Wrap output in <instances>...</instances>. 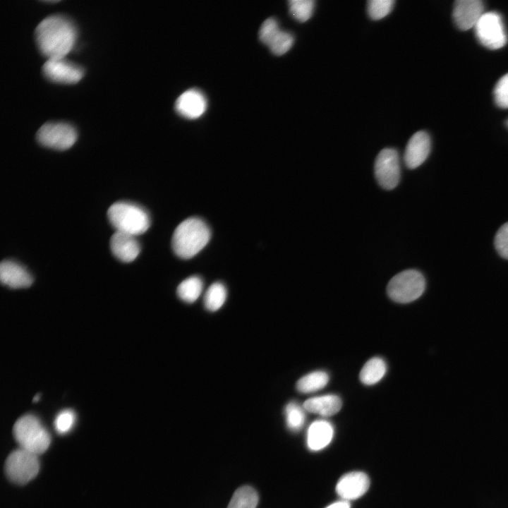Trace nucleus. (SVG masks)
<instances>
[{
  "instance_id": "nucleus-1",
  "label": "nucleus",
  "mask_w": 508,
  "mask_h": 508,
  "mask_svg": "<svg viewBox=\"0 0 508 508\" xmlns=\"http://www.w3.org/2000/svg\"><path fill=\"white\" fill-rule=\"evenodd\" d=\"M77 37L75 23L61 14L47 16L35 30L37 47L47 60L64 58L73 48Z\"/></svg>"
},
{
  "instance_id": "nucleus-2",
  "label": "nucleus",
  "mask_w": 508,
  "mask_h": 508,
  "mask_svg": "<svg viewBox=\"0 0 508 508\" xmlns=\"http://www.w3.org/2000/svg\"><path fill=\"white\" fill-rule=\"evenodd\" d=\"M210 230L207 224L198 217L183 220L174 230L171 246L175 254L188 259L197 255L208 243Z\"/></svg>"
},
{
  "instance_id": "nucleus-3",
  "label": "nucleus",
  "mask_w": 508,
  "mask_h": 508,
  "mask_svg": "<svg viewBox=\"0 0 508 508\" xmlns=\"http://www.w3.org/2000/svg\"><path fill=\"white\" fill-rule=\"evenodd\" d=\"M107 217L116 231L136 236L145 233L150 226V218L147 212L141 206L126 201L112 204Z\"/></svg>"
},
{
  "instance_id": "nucleus-4",
  "label": "nucleus",
  "mask_w": 508,
  "mask_h": 508,
  "mask_svg": "<svg viewBox=\"0 0 508 508\" xmlns=\"http://www.w3.org/2000/svg\"><path fill=\"white\" fill-rule=\"evenodd\" d=\"M13 436L20 448L40 455L49 447V433L39 418L32 414L19 418L13 428Z\"/></svg>"
},
{
  "instance_id": "nucleus-5",
  "label": "nucleus",
  "mask_w": 508,
  "mask_h": 508,
  "mask_svg": "<svg viewBox=\"0 0 508 508\" xmlns=\"http://www.w3.org/2000/svg\"><path fill=\"white\" fill-rule=\"evenodd\" d=\"M425 287V278L419 271L406 270L390 279L387 286V293L394 301L406 303L418 298Z\"/></svg>"
},
{
  "instance_id": "nucleus-6",
  "label": "nucleus",
  "mask_w": 508,
  "mask_h": 508,
  "mask_svg": "<svg viewBox=\"0 0 508 508\" xmlns=\"http://www.w3.org/2000/svg\"><path fill=\"white\" fill-rule=\"evenodd\" d=\"M38 455L19 448L13 451L5 463V472L10 480L23 485L33 479L38 473Z\"/></svg>"
},
{
  "instance_id": "nucleus-7",
  "label": "nucleus",
  "mask_w": 508,
  "mask_h": 508,
  "mask_svg": "<svg viewBox=\"0 0 508 508\" xmlns=\"http://www.w3.org/2000/svg\"><path fill=\"white\" fill-rule=\"evenodd\" d=\"M75 128L66 122L49 121L37 131L36 140L42 146L57 150L70 148L76 141Z\"/></svg>"
},
{
  "instance_id": "nucleus-8",
  "label": "nucleus",
  "mask_w": 508,
  "mask_h": 508,
  "mask_svg": "<svg viewBox=\"0 0 508 508\" xmlns=\"http://www.w3.org/2000/svg\"><path fill=\"white\" fill-rule=\"evenodd\" d=\"M474 28L479 42L488 49H500L507 42V35L502 19L497 12H485Z\"/></svg>"
},
{
  "instance_id": "nucleus-9",
  "label": "nucleus",
  "mask_w": 508,
  "mask_h": 508,
  "mask_svg": "<svg viewBox=\"0 0 508 508\" xmlns=\"http://www.w3.org/2000/svg\"><path fill=\"white\" fill-rule=\"evenodd\" d=\"M375 176L379 185L392 190L400 180V164L398 152L393 148H385L377 155L374 166Z\"/></svg>"
},
{
  "instance_id": "nucleus-10",
  "label": "nucleus",
  "mask_w": 508,
  "mask_h": 508,
  "mask_svg": "<svg viewBox=\"0 0 508 508\" xmlns=\"http://www.w3.org/2000/svg\"><path fill=\"white\" fill-rule=\"evenodd\" d=\"M43 75L49 81L60 84H75L84 75V68L63 59H48L42 66Z\"/></svg>"
},
{
  "instance_id": "nucleus-11",
  "label": "nucleus",
  "mask_w": 508,
  "mask_h": 508,
  "mask_svg": "<svg viewBox=\"0 0 508 508\" xmlns=\"http://www.w3.org/2000/svg\"><path fill=\"white\" fill-rule=\"evenodd\" d=\"M484 13V4L480 0H457L454 4L452 16L456 27L466 30L474 28Z\"/></svg>"
},
{
  "instance_id": "nucleus-12",
  "label": "nucleus",
  "mask_w": 508,
  "mask_h": 508,
  "mask_svg": "<svg viewBox=\"0 0 508 508\" xmlns=\"http://www.w3.org/2000/svg\"><path fill=\"white\" fill-rule=\"evenodd\" d=\"M370 480L361 471H353L344 475L336 485V492L344 500H353L363 496L368 490Z\"/></svg>"
},
{
  "instance_id": "nucleus-13",
  "label": "nucleus",
  "mask_w": 508,
  "mask_h": 508,
  "mask_svg": "<svg viewBox=\"0 0 508 508\" xmlns=\"http://www.w3.org/2000/svg\"><path fill=\"white\" fill-rule=\"evenodd\" d=\"M207 102L204 94L197 89H190L182 93L176 99V111L188 119L200 117L205 111Z\"/></svg>"
},
{
  "instance_id": "nucleus-14",
  "label": "nucleus",
  "mask_w": 508,
  "mask_h": 508,
  "mask_svg": "<svg viewBox=\"0 0 508 508\" xmlns=\"http://www.w3.org/2000/svg\"><path fill=\"white\" fill-rule=\"evenodd\" d=\"M430 151V138L428 133L420 131L409 139L404 152L406 166L411 169L419 167L427 159Z\"/></svg>"
},
{
  "instance_id": "nucleus-15",
  "label": "nucleus",
  "mask_w": 508,
  "mask_h": 508,
  "mask_svg": "<svg viewBox=\"0 0 508 508\" xmlns=\"http://www.w3.org/2000/svg\"><path fill=\"white\" fill-rule=\"evenodd\" d=\"M0 279L3 284L12 289L30 286L33 279L30 272L18 262L4 260L0 265Z\"/></svg>"
},
{
  "instance_id": "nucleus-16",
  "label": "nucleus",
  "mask_w": 508,
  "mask_h": 508,
  "mask_svg": "<svg viewBox=\"0 0 508 508\" xmlns=\"http://www.w3.org/2000/svg\"><path fill=\"white\" fill-rule=\"evenodd\" d=\"M110 249L118 260L130 262L135 260L139 255L140 246L135 236L116 231L110 239Z\"/></svg>"
},
{
  "instance_id": "nucleus-17",
  "label": "nucleus",
  "mask_w": 508,
  "mask_h": 508,
  "mask_svg": "<svg viewBox=\"0 0 508 508\" xmlns=\"http://www.w3.org/2000/svg\"><path fill=\"white\" fill-rule=\"evenodd\" d=\"M334 428L325 420H318L312 423L307 433V445L310 449L319 451L327 447L332 441Z\"/></svg>"
},
{
  "instance_id": "nucleus-18",
  "label": "nucleus",
  "mask_w": 508,
  "mask_h": 508,
  "mask_svg": "<svg viewBox=\"0 0 508 508\" xmlns=\"http://www.w3.org/2000/svg\"><path fill=\"white\" fill-rule=\"evenodd\" d=\"M342 406L341 399L334 394L315 397L303 403L306 411L324 417L332 416L339 411Z\"/></svg>"
},
{
  "instance_id": "nucleus-19",
  "label": "nucleus",
  "mask_w": 508,
  "mask_h": 508,
  "mask_svg": "<svg viewBox=\"0 0 508 508\" xmlns=\"http://www.w3.org/2000/svg\"><path fill=\"white\" fill-rule=\"evenodd\" d=\"M386 370L387 365L385 361L380 357H374L365 363L359 377L364 385H372L384 377Z\"/></svg>"
},
{
  "instance_id": "nucleus-20",
  "label": "nucleus",
  "mask_w": 508,
  "mask_h": 508,
  "mask_svg": "<svg viewBox=\"0 0 508 508\" xmlns=\"http://www.w3.org/2000/svg\"><path fill=\"white\" fill-rule=\"evenodd\" d=\"M329 381V375L321 370L310 373L296 382V389L301 393H310L325 387Z\"/></svg>"
},
{
  "instance_id": "nucleus-21",
  "label": "nucleus",
  "mask_w": 508,
  "mask_h": 508,
  "mask_svg": "<svg viewBox=\"0 0 508 508\" xmlns=\"http://www.w3.org/2000/svg\"><path fill=\"white\" fill-rule=\"evenodd\" d=\"M203 288L201 278L197 276L190 277L183 280L177 287V295L186 303L195 301L200 296Z\"/></svg>"
},
{
  "instance_id": "nucleus-22",
  "label": "nucleus",
  "mask_w": 508,
  "mask_h": 508,
  "mask_svg": "<svg viewBox=\"0 0 508 508\" xmlns=\"http://www.w3.org/2000/svg\"><path fill=\"white\" fill-rule=\"evenodd\" d=\"M258 503V495L256 491L246 485L234 492L227 508H255Z\"/></svg>"
},
{
  "instance_id": "nucleus-23",
  "label": "nucleus",
  "mask_w": 508,
  "mask_h": 508,
  "mask_svg": "<svg viewBox=\"0 0 508 508\" xmlns=\"http://www.w3.org/2000/svg\"><path fill=\"white\" fill-rule=\"evenodd\" d=\"M226 296V289L222 283H213L205 292L204 305L207 310L216 311L224 305Z\"/></svg>"
},
{
  "instance_id": "nucleus-24",
  "label": "nucleus",
  "mask_w": 508,
  "mask_h": 508,
  "mask_svg": "<svg viewBox=\"0 0 508 508\" xmlns=\"http://www.w3.org/2000/svg\"><path fill=\"white\" fill-rule=\"evenodd\" d=\"M304 410V408L301 407L294 401H291L286 406L284 413L289 429L292 431H298L301 429L306 420Z\"/></svg>"
},
{
  "instance_id": "nucleus-25",
  "label": "nucleus",
  "mask_w": 508,
  "mask_h": 508,
  "mask_svg": "<svg viewBox=\"0 0 508 508\" xmlns=\"http://www.w3.org/2000/svg\"><path fill=\"white\" fill-rule=\"evenodd\" d=\"M315 6L313 0H291L289 9L291 16L300 22L308 20L312 16Z\"/></svg>"
},
{
  "instance_id": "nucleus-26",
  "label": "nucleus",
  "mask_w": 508,
  "mask_h": 508,
  "mask_svg": "<svg viewBox=\"0 0 508 508\" xmlns=\"http://www.w3.org/2000/svg\"><path fill=\"white\" fill-rule=\"evenodd\" d=\"M294 41V37L291 33L279 30L272 40L268 47L274 54L280 56L290 49Z\"/></svg>"
},
{
  "instance_id": "nucleus-27",
  "label": "nucleus",
  "mask_w": 508,
  "mask_h": 508,
  "mask_svg": "<svg viewBox=\"0 0 508 508\" xmlns=\"http://www.w3.org/2000/svg\"><path fill=\"white\" fill-rule=\"evenodd\" d=\"M394 4V0H370L367 6L368 13L373 20L381 19L391 12Z\"/></svg>"
},
{
  "instance_id": "nucleus-28",
  "label": "nucleus",
  "mask_w": 508,
  "mask_h": 508,
  "mask_svg": "<svg viewBox=\"0 0 508 508\" xmlns=\"http://www.w3.org/2000/svg\"><path fill=\"white\" fill-rule=\"evenodd\" d=\"M75 421V413L70 409H65L56 415L54 420V427L59 434H66L72 429Z\"/></svg>"
},
{
  "instance_id": "nucleus-29",
  "label": "nucleus",
  "mask_w": 508,
  "mask_h": 508,
  "mask_svg": "<svg viewBox=\"0 0 508 508\" xmlns=\"http://www.w3.org/2000/svg\"><path fill=\"white\" fill-rule=\"evenodd\" d=\"M494 99L500 108H508V73L504 75L495 85Z\"/></svg>"
},
{
  "instance_id": "nucleus-30",
  "label": "nucleus",
  "mask_w": 508,
  "mask_h": 508,
  "mask_svg": "<svg viewBox=\"0 0 508 508\" xmlns=\"http://www.w3.org/2000/svg\"><path fill=\"white\" fill-rule=\"evenodd\" d=\"M279 30L277 21L273 18H267L260 27L259 38L263 44L268 46Z\"/></svg>"
},
{
  "instance_id": "nucleus-31",
  "label": "nucleus",
  "mask_w": 508,
  "mask_h": 508,
  "mask_svg": "<svg viewBox=\"0 0 508 508\" xmlns=\"http://www.w3.org/2000/svg\"><path fill=\"white\" fill-rule=\"evenodd\" d=\"M494 244L499 255L508 260V222L501 226L497 231Z\"/></svg>"
},
{
  "instance_id": "nucleus-32",
  "label": "nucleus",
  "mask_w": 508,
  "mask_h": 508,
  "mask_svg": "<svg viewBox=\"0 0 508 508\" xmlns=\"http://www.w3.org/2000/svg\"><path fill=\"white\" fill-rule=\"evenodd\" d=\"M351 505L346 500L336 502L327 506L326 508H350Z\"/></svg>"
},
{
  "instance_id": "nucleus-33",
  "label": "nucleus",
  "mask_w": 508,
  "mask_h": 508,
  "mask_svg": "<svg viewBox=\"0 0 508 508\" xmlns=\"http://www.w3.org/2000/svg\"><path fill=\"white\" fill-rule=\"evenodd\" d=\"M39 399H40V396L37 394V395L35 396V397L33 399V401H37Z\"/></svg>"
},
{
  "instance_id": "nucleus-34",
  "label": "nucleus",
  "mask_w": 508,
  "mask_h": 508,
  "mask_svg": "<svg viewBox=\"0 0 508 508\" xmlns=\"http://www.w3.org/2000/svg\"><path fill=\"white\" fill-rule=\"evenodd\" d=\"M507 126H508V121H507Z\"/></svg>"
}]
</instances>
